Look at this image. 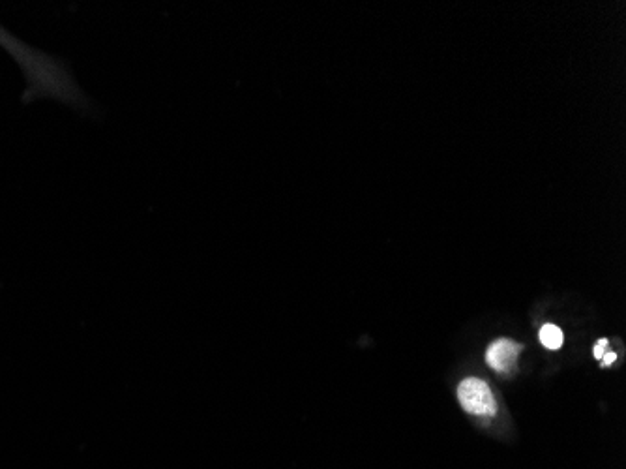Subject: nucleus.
<instances>
[{"label":"nucleus","instance_id":"f03ea898","mask_svg":"<svg viewBox=\"0 0 626 469\" xmlns=\"http://www.w3.org/2000/svg\"><path fill=\"white\" fill-rule=\"evenodd\" d=\"M458 398L462 408L478 417H493L497 413V404L492 389L486 381L477 378H469L462 381L458 387Z\"/></svg>","mask_w":626,"mask_h":469},{"label":"nucleus","instance_id":"f257e3e1","mask_svg":"<svg viewBox=\"0 0 626 469\" xmlns=\"http://www.w3.org/2000/svg\"><path fill=\"white\" fill-rule=\"evenodd\" d=\"M0 46L14 57L27 79V91L23 98L25 102H32L36 98H55L68 106L81 109L89 107L87 96L77 87L64 62L47 55L44 51L27 46L25 42L17 40L14 34L6 31L2 25H0Z\"/></svg>","mask_w":626,"mask_h":469},{"label":"nucleus","instance_id":"39448f33","mask_svg":"<svg viewBox=\"0 0 626 469\" xmlns=\"http://www.w3.org/2000/svg\"><path fill=\"white\" fill-rule=\"evenodd\" d=\"M606 348H608V340L602 338L597 346H595V359L602 361V357H604V353H606Z\"/></svg>","mask_w":626,"mask_h":469},{"label":"nucleus","instance_id":"423d86ee","mask_svg":"<svg viewBox=\"0 0 626 469\" xmlns=\"http://www.w3.org/2000/svg\"><path fill=\"white\" fill-rule=\"evenodd\" d=\"M615 361H617V355H615L613 351H606V353H604V357H602L604 366H610V364L615 363Z\"/></svg>","mask_w":626,"mask_h":469},{"label":"nucleus","instance_id":"20e7f679","mask_svg":"<svg viewBox=\"0 0 626 469\" xmlns=\"http://www.w3.org/2000/svg\"><path fill=\"white\" fill-rule=\"evenodd\" d=\"M538 338H540V344L546 349H559L563 346V340H565L563 331L557 325H552V323H548V325H544L540 329Z\"/></svg>","mask_w":626,"mask_h":469},{"label":"nucleus","instance_id":"7ed1b4c3","mask_svg":"<svg viewBox=\"0 0 626 469\" xmlns=\"http://www.w3.org/2000/svg\"><path fill=\"white\" fill-rule=\"evenodd\" d=\"M520 351H522V344H516L514 340H508V338H499L486 351V363L490 364L495 372L507 374L516 366Z\"/></svg>","mask_w":626,"mask_h":469}]
</instances>
